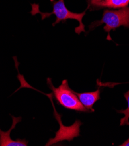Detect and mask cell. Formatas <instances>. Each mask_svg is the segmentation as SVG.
I'll use <instances>...</instances> for the list:
<instances>
[{
  "mask_svg": "<svg viewBox=\"0 0 129 146\" xmlns=\"http://www.w3.org/2000/svg\"><path fill=\"white\" fill-rule=\"evenodd\" d=\"M53 5V11L51 12H42L40 11L38 4H32V10L30 13L32 15H35L37 13H40L42 19L44 20L47 18L50 17L51 15L54 14L56 16V21L52 24L54 26L55 25L62 22H65L67 19H75L79 22V26L75 28V32L80 35L81 32H85V26L82 22L83 18L85 15L86 10L81 13H75L70 11L65 6L64 0H53L51 1Z\"/></svg>",
  "mask_w": 129,
  "mask_h": 146,
  "instance_id": "1",
  "label": "cell"
},
{
  "mask_svg": "<svg viewBox=\"0 0 129 146\" xmlns=\"http://www.w3.org/2000/svg\"><path fill=\"white\" fill-rule=\"evenodd\" d=\"M47 84L52 90L56 100L65 108L79 112H89L90 111L81 104L75 92L70 88L67 80H64L57 88L53 86L50 78L47 79Z\"/></svg>",
  "mask_w": 129,
  "mask_h": 146,
  "instance_id": "2",
  "label": "cell"
},
{
  "mask_svg": "<svg viewBox=\"0 0 129 146\" xmlns=\"http://www.w3.org/2000/svg\"><path fill=\"white\" fill-rule=\"evenodd\" d=\"M103 23L105 24L104 29L108 33V36L111 31L115 30L121 26L129 28V7L119 10H105L103 18L93 22L89 27L93 29Z\"/></svg>",
  "mask_w": 129,
  "mask_h": 146,
  "instance_id": "3",
  "label": "cell"
},
{
  "mask_svg": "<svg viewBox=\"0 0 129 146\" xmlns=\"http://www.w3.org/2000/svg\"><path fill=\"white\" fill-rule=\"evenodd\" d=\"M54 115L55 118L58 121L60 124V129L56 133L55 137L52 139H50L48 142L46 144V145H51L55 143L62 141L63 140H67L70 141L74 138L80 136V127L82 125V123L77 120L73 125L70 126H64L61 118V115L57 113L54 106Z\"/></svg>",
  "mask_w": 129,
  "mask_h": 146,
  "instance_id": "4",
  "label": "cell"
},
{
  "mask_svg": "<svg viewBox=\"0 0 129 146\" xmlns=\"http://www.w3.org/2000/svg\"><path fill=\"white\" fill-rule=\"evenodd\" d=\"M13 120L12 125L10 129L7 132H4L0 129V144L2 146H26L28 144V141L26 140L17 139L16 141L12 140L10 137V133L11 130L15 129L16 125L21 121L22 118H16L15 116H12Z\"/></svg>",
  "mask_w": 129,
  "mask_h": 146,
  "instance_id": "5",
  "label": "cell"
},
{
  "mask_svg": "<svg viewBox=\"0 0 129 146\" xmlns=\"http://www.w3.org/2000/svg\"><path fill=\"white\" fill-rule=\"evenodd\" d=\"M76 94L79 97V100L81 104L87 110L91 112H94V110L93 108V106L96 101L100 98V89L93 92H87L79 93L75 92Z\"/></svg>",
  "mask_w": 129,
  "mask_h": 146,
  "instance_id": "6",
  "label": "cell"
},
{
  "mask_svg": "<svg viewBox=\"0 0 129 146\" xmlns=\"http://www.w3.org/2000/svg\"><path fill=\"white\" fill-rule=\"evenodd\" d=\"M129 4V0H102L94 4L88 8L91 7V9L109 8H123L127 7Z\"/></svg>",
  "mask_w": 129,
  "mask_h": 146,
  "instance_id": "7",
  "label": "cell"
},
{
  "mask_svg": "<svg viewBox=\"0 0 129 146\" xmlns=\"http://www.w3.org/2000/svg\"><path fill=\"white\" fill-rule=\"evenodd\" d=\"M124 96L127 101L128 107H127V108L125 110H122L120 111H117L118 112L123 113L124 115V117L120 119V126L129 125V121H128V119H129V90L124 94Z\"/></svg>",
  "mask_w": 129,
  "mask_h": 146,
  "instance_id": "8",
  "label": "cell"
},
{
  "mask_svg": "<svg viewBox=\"0 0 129 146\" xmlns=\"http://www.w3.org/2000/svg\"><path fill=\"white\" fill-rule=\"evenodd\" d=\"M101 1H102V0H89V5L90 6L94 4H95V3Z\"/></svg>",
  "mask_w": 129,
  "mask_h": 146,
  "instance_id": "9",
  "label": "cell"
},
{
  "mask_svg": "<svg viewBox=\"0 0 129 146\" xmlns=\"http://www.w3.org/2000/svg\"><path fill=\"white\" fill-rule=\"evenodd\" d=\"M121 146H129V139H128L125 142H124L122 144L120 145Z\"/></svg>",
  "mask_w": 129,
  "mask_h": 146,
  "instance_id": "10",
  "label": "cell"
},
{
  "mask_svg": "<svg viewBox=\"0 0 129 146\" xmlns=\"http://www.w3.org/2000/svg\"><path fill=\"white\" fill-rule=\"evenodd\" d=\"M51 1H53V0H51Z\"/></svg>",
  "mask_w": 129,
  "mask_h": 146,
  "instance_id": "11",
  "label": "cell"
},
{
  "mask_svg": "<svg viewBox=\"0 0 129 146\" xmlns=\"http://www.w3.org/2000/svg\"><path fill=\"white\" fill-rule=\"evenodd\" d=\"M0 145H1V144H0Z\"/></svg>",
  "mask_w": 129,
  "mask_h": 146,
  "instance_id": "12",
  "label": "cell"
}]
</instances>
